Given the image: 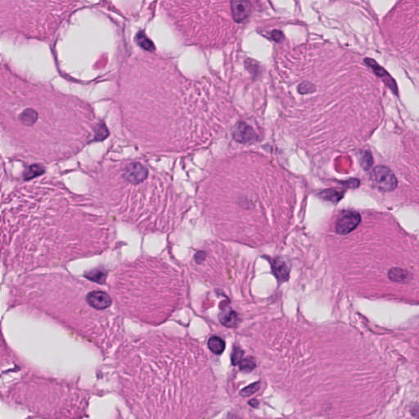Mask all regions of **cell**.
<instances>
[{"label": "cell", "instance_id": "cell-1", "mask_svg": "<svg viewBox=\"0 0 419 419\" xmlns=\"http://www.w3.org/2000/svg\"><path fill=\"white\" fill-rule=\"evenodd\" d=\"M371 181L373 186L382 192L393 191L397 186V179L389 168L378 165L372 170Z\"/></svg>", "mask_w": 419, "mask_h": 419}, {"label": "cell", "instance_id": "cell-2", "mask_svg": "<svg viewBox=\"0 0 419 419\" xmlns=\"http://www.w3.org/2000/svg\"><path fill=\"white\" fill-rule=\"evenodd\" d=\"M361 222L360 214L354 211H344L341 213L336 222V233L340 235H347L358 227Z\"/></svg>", "mask_w": 419, "mask_h": 419}, {"label": "cell", "instance_id": "cell-3", "mask_svg": "<svg viewBox=\"0 0 419 419\" xmlns=\"http://www.w3.org/2000/svg\"><path fill=\"white\" fill-rule=\"evenodd\" d=\"M233 135L234 140L242 144H251L257 139V135L252 126L245 122H239L236 125Z\"/></svg>", "mask_w": 419, "mask_h": 419}, {"label": "cell", "instance_id": "cell-4", "mask_svg": "<svg viewBox=\"0 0 419 419\" xmlns=\"http://www.w3.org/2000/svg\"><path fill=\"white\" fill-rule=\"evenodd\" d=\"M364 63L373 70V72L375 73V75H377V76L382 79V81L384 82L385 84L396 95H398V87H397L396 81L388 74L387 70H385L384 68L381 67L376 61L372 59H369V58L364 59Z\"/></svg>", "mask_w": 419, "mask_h": 419}, {"label": "cell", "instance_id": "cell-5", "mask_svg": "<svg viewBox=\"0 0 419 419\" xmlns=\"http://www.w3.org/2000/svg\"><path fill=\"white\" fill-rule=\"evenodd\" d=\"M147 168L140 163H131L124 170V178L131 184H140L147 179Z\"/></svg>", "mask_w": 419, "mask_h": 419}, {"label": "cell", "instance_id": "cell-6", "mask_svg": "<svg viewBox=\"0 0 419 419\" xmlns=\"http://www.w3.org/2000/svg\"><path fill=\"white\" fill-rule=\"evenodd\" d=\"M252 6L247 1L234 0L231 2V10L233 18L236 22L242 23L246 21L252 13Z\"/></svg>", "mask_w": 419, "mask_h": 419}, {"label": "cell", "instance_id": "cell-7", "mask_svg": "<svg viewBox=\"0 0 419 419\" xmlns=\"http://www.w3.org/2000/svg\"><path fill=\"white\" fill-rule=\"evenodd\" d=\"M86 301L96 310H105L112 305V299L104 291H92L88 294Z\"/></svg>", "mask_w": 419, "mask_h": 419}, {"label": "cell", "instance_id": "cell-8", "mask_svg": "<svg viewBox=\"0 0 419 419\" xmlns=\"http://www.w3.org/2000/svg\"><path fill=\"white\" fill-rule=\"evenodd\" d=\"M273 271L278 280L286 282L289 278V268L287 264L282 259H275L272 265Z\"/></svg>", "mask_w": 419, "mask_h": 419}, {"label": "cell", "instance_id": "cell-9", "mask_svg": "<svg viewBox=\"0 0 419 419\" xmlns=\"http://www.w3.org/2000/svg\"><path fill=\"white\" fill-rule=\"evenodd\" d=\"M219 320L221 322L222 324H224V326L228 327V328H233V327L238 325L239 318H238V314L235 311H233L231 309H227V310L222 311L221 314H219Z\"/></svg>", "mask_w": 419, "mask_h": 419}, {"label": "cell", "instance_id": "cell-10", "mask_svg": "<svg viewBox=\"0 0 419 419\" xmlns=\"http://www.w3.org/2000/svg\"><path fill=\"white\" fill-rule=\"evenodd\" d=\"M390 279L396 282H406L411 279V275L406 270L399 268H392L388 274Z\"/></svg>", "mask_w": 419, "mask_h": 419}, {"label": "cell", "instance_id": "cell-11", "mask_svg": "<svg viewBox=\"0 0 419 419\" xmlns=\"http://www.w3.org/2000/svg\"><path fill=\"white\" fill-rule=\"evenodd\" d=\"M208 347L214 354H221L225 349V343L221 338L214 336L208 341Z\"/></svg>", "mask_w": 419, "mask_h": 419}, {"label": "cell", "instance_id": "cell-12", "mask_svg": "<svg viewBox=\"0 0 419 419\" xmlns=\"http://www.w3.org/2000/svg\"><path fill=\"white\" fill-rule=\"evenodd\" d=\"M135 41L138 45L140 47H142V49L147 51H154L155 49V45L150 40L149 38H147V35H145L143 31H140L137 33V35L135 36Z\"/></svg>", "mask_w": 419, "mask_h": 419}, {"label": "cell", "instance_id": "cell-13", "mask_svg": "<svg viewBox=\"0 0 419 419\" xmlns=\"http://www.w3.org/2000/svg\"><path fill=\"white\" fill-rule=\"evenodd\" d=\"M38 115L35 111L32 109H27L24 111L20 116V120L22 123L27 126H31L37 121Z\"/></svg>", "mask_w": 419, "mask_h": 419}, {"label": "cell", "instance_id": "cell-14", "mask_svg": "<svg viewBox=\"0 0 419 419\" xmlns=\"http://www.w3.org/2000/svg\"><path fill=\"white\" fill-rule=\"evenodd\" d=\"M106 276H107V274L99 270H93L86 274V277L89 280L98 283H103L106 279Z\"/></svg>", "mask_w": 419, "mask_h": 419}, {"label": "cell", "instance_id": "cell-15", "mask_svg": "<svg viewBox=\"0 0 419 419\" xmlns=\"http://www.w3.org/2000/svg\"><path fill=\"white\" fill-rule=\"evenodd\" d=\"M373 164V159L370 151H366L361 154L360 165L365 170H368L372 168Z\"/></svg>", "mask_w": 419, "mask_h": 419}, {"label": "cell", "instance_id": "cell-16", "mask_svg": "<svg viewBox=\"0 0 419 419\" xmlns=\"http://www.w3.org/2000/svg\"><path fill=\"white\" fill-rule=\"evenodd\" d=\"M44 172V170L40 167V165H32L29 168L28 170H26L25 178L26 179H30V178L35 177L36 175H40Z\"/></svg>", "mask_w": 419, "mask_h": 419}, {"label": "cell", "instance_id": "cell-17", "mask_svg": "<svg viewBox=\"0 0 419 419\" xmlns=\"http://www.w3.org/2000/svg\"><path fill=\"white\" fill-rule=\"evenodd\" d=\"M298 92L301 94H306V93H311L315 91V86L314 84H311L310 82H303L299 85Z\"/></svg>", "mask_w": 419, "mask_h": 419}, {"label": "cell", "instance_id": "cell-18", "mask_svg": "<svg viewBox=\"0 0 419 419\" xmlns=\"http://www.w3.org/2000/svg\"><path fill=\"white\" fill-rule=\"evenodd\" d=\"M240 363H241V365H240L241 370L244 372H251L256 367V363L252 359H243Z\"/></svg>", "mask_w": 419, "mask_h": 419}, {"label": "cell", "instance_id": "cell-19", "mask_svg": "<svg viewBox=\"0 0 419 419\" xmlns=\"http://www.w3.org/2000/svg\"><path fill=\"white\" fill-rule=\"evenodd\" d=\"M259 382L253 383V384L250 385L248 387H246L244 389L241 391V395L243 396H251L252 394L255 393L257 390L259 389Z\"/></svg>", "mask_w": 419, "mask_h": 419}, {"label": "cell", "instance_id": "cell-20", "mask_svg": "<svg viewBox=\"0 0 419 419\" xmlns=\"http://www.w3.org/2000/svg\"><path fill=\"white\" fill-rule=\"evenodd\" d=\"M242 356H243V352L242 349H240L238 347H236L233 349V354H232V362L233 364H238L242 360Z\"/></svg>", "mask_w": 419, "mask_h": 419}, {"label": "cell", "instance_id": "cell-21", "mask_svg": "<svg viewBox=\"0 0 419 419\" xmlns=\"http://www.w3.org/2000/svg\"><path fill=\"white\" fill-rule=\"evenodd\" d=\"M271 39L275 42H280L281 40L284 39V35L280 30H273L271 32Z\"/></svg>", "mask_w": 419, "mask_h": 419}, {"label": "cell", "instance_id": "cell-22", "mask_svg": "<svg viewBox=\"0 0 419 419\" xmlns=\"http://www.w3.org/2000/svg\"><path fill=\"white\" fill-rule=\"evenodd\" d=\"M103 133L106 134L107 135V129L105 128L104 126H102L100 127V130L98 131V134H97V136L96 138H98V140H101L102 139H104L107 135H103Z\"/></svg>", "mask_w": 419, "mask_h": 419}]
</instances>
